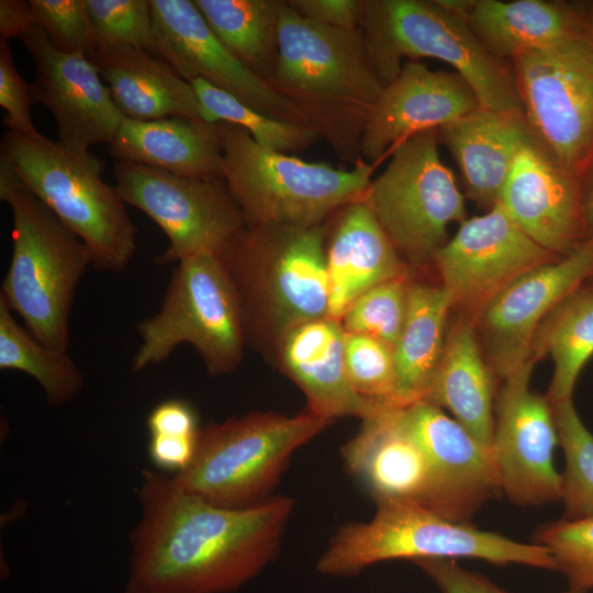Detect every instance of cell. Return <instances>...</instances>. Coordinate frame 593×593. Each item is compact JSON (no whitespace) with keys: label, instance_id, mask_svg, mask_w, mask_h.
I'll list each match as a JSON object with an SVG mask.
<instances>
[{"label":"cell","instance_id":"1","mask_svg":"<svg viewBox=\"0 0 593 593\" xmlns=\"http://www.w3.org/2000/svg\"><path fill=\"white\" fill-rule=\"evenodd\" d=\"M141 518L131 535L124 593H228L257 577L280 550L294 506L273 496L223 507L142 471Z\"/></svg>","mask_w":593,"mask_h":593},{"label":"cell","instance_id":"2","mask_svg":"<svg viewBox=\"0 0 593 593\" xmlns=\"http://www.w3.org/2000/svg\"><path fill=\"white\" fill-rule=\"evenodd\" d=\"M270 83L338 149L360 143L384 83L358 30L326 26L281 2Z\"/></svg>","mask_w":593,"mask_h":593},{"label":"cell","instance_id":"3","mask_svg":"<svg viewBox=\"0 0 593 593\" xmlns=\"http://www.w3.org/2000/svg\"><path fill=\"white\" fill-rule=\"evenodd\" d=\"M0 199L12 213V253L0 298L44 345L68 351L76 289L91 256L85 243L0 160Z\"/></svg>","mask_w":593,"mask_h":593},{"label":"cell","instance_id":"4","mask_svg":"<svg viewBox=\"0 0 593 593\" xmlns=\"http://www.w3.org/2000/svg\"><path fill=\"white\" fill-rule=\"evenodd\" d=\"M223 179L249 228H310L361 200L373 165L353 169L303 160L257 143L245 130L216 123Z\"/></svg>","mask_w":593,"mask_h":593},{"label":"cell","instance_id":"5","mask_svg":"<svg viewBox=\"0 0 593 593\" xmlns=\"http://www.w3.org/2000/svg\"><path fill=\"white\" fill-rule=\"evenodd\" d=\"M366 523L339 527L317 560L320 573L347 577L390 560L479 559L489 563L522 564L556 571L550 551L471 523L447 519L412 503L380 502Z\"/></svg>","mask_w":593,"mask_h":593},{"label":"cell","instance_id":"6","mask_svg":"<svg viewBox=\"0 0 593 593\" xmlns=\"http://www.w3.org/2000/svg\"><path fill=\"white\" fill-rule=\"evenodd\" d=\"M0 158L88 247L92 266L120 272L136 251L137 227L114 186L102 174L104 163L91 153H74L44 135L7 132Z\"/></svg>","mask_w":593,"mask_h":593},{"label":"cell","instance_id":"7","mask_svg":"<svg viewBox=\"0 0 593 593\" xmlns=\"http://www.w3.org/2000/svg\"><path fill=\"white\" fill-rule=\"evenodd\" d=\"M361 24L384 86L400 72L403 56L435 58L468 82L482 109L524 115L511 65L490 53L446 0L362 2Z\"/></svg>","mask_w":593,"mask_h":593},{"label":"cell","instance_id":"8","mask_svg":"<svg viewBox=\"0 0 593 593\" xmlns=\"http://www.w3.org/2000/svg\"><path fill=\"white\" fill-rule=\"evenodd\" d=\"M331 421L310 411L294 416L250 413L200 428L190 465L174 485L223 507H247L268 499L292 454Z\"/></svg>","mask_w":593,"mask_h":593},{"label":"cell","instance_id":"9","mask_svg":"<svg viewBox=\"0 0 593 593\" xmlns=\"http://www.w3.org/2000/svg\"><path fill=\"white\" fill-rule=\"evenodd\" d=\"M141 338L132 369L142 371L191 345L212 376L233 371L242 359L245 320L236 284L217 254L178 262L159 310L137 324Z\"/></svg>","mask_w":593,"mask_h":593},{"label":"cell","instance_id":"10","mask_svg":"<svg viewBox=\"0 0 593 593\" xmlns=\"http://www.w3.org/2000/svg\"><path fill=\"white\" fill-rule=\"evenodd\" d=\"M533 136L582 184L593 165V30H580L511 61Z\"/></svg>","mask_w":593,"mask_h":593},{"label":"cell","instance_id":"11","mask_svg":"<svg viewBox=\"0 0 593 593\" xmlns=\"http://www.w3.org/2000/svg\"><path fill=\"white\" fill-rule=\"evenodd\" d=\"M438 130L398 144L360 201L398 254L421 265L446 243L448 226L466 220L465 197L438 153Z\"/></svg>","mask_w":593,"mask_h":593},{"label":"cell","instance_id":"12","mask_svg":"<svg viewBox=\"0 0 593 593\" xmlns=\"http://www.w3.org/2000/svg\"><path fill=\"white\" fill-rule=\"evenodd\" d=\"M275 230L278 237L270 253L249 228L220 256L240 301L269 315L280 337L300 324L327 317L329 281L321 226Z\"/></svg>","mask_w":593,"mask_h":593},{"label":"cell","instance_id":"13","mask_svg":"<svg viewBox=\"0 0 593 593\" xmlns=\"http://www.w3.org/2000/svg\"><path fill=\"white\" fill-rule=\"evenodd\" d=\"M114 187L126 205L146 214L168 245L156 262L221 255L244 230L245 221L224 180L180 177L146 165L115 160Z\"/></svg>","mask_w":593,"mask_h":593},{"label":"cell","instance_id":"14","mask_svg":"<svg viewBox=\"0 0 593 593\" xmlns=\"http://www.w3.org/2000/svg\"><path fill=\"white\" fill-rule=\"evenodd\" d=\"M536 360L530 359L503 380L495 404L492 444L501 492L519 506L560 502L562 473L556 468L559 446L552 406L530 390Z\"/></svg>","mask_w":593,"mask_h":593},{"label":"cell","instance_id":"15","mask_svg":"<svg viewBox=\"0 0 593 593\" xmlns=\"http://www.w3.org/2000/svg\"><path fill=\"white\" fill-rule=\"evenodd\" d=\"M559 258L526 235L496 204L460 223L432 260L452 306L462 307L475 321L512 282Z\"/></svg>","mask_w":593,"mask_h":593},{"label":"cell","instance_id":"16","mask_svg":"<svg viewBox=\"0 0 593 593\" xmlns=\"http://www.w3.org/2000/svg\"><path fill=\"white\" fill-rule=\"evenodd\" d=\"M150 7L156 56L187 81L201 78L268 116L311 126L292 101L220 42L193 0H150Z\"/></svg>","mask_w":593,"mask_h":593},{"label":"cell","instance_id":"17","mask_svg":"<svg viewBox=\"0 0 593 593\" xmlns=\"http://www.w3.org/2000/svg\"><path fill=\"white\" fill-rule=\"evenodd\" d=\"M19 40L35 66L34 101L52 112L57 142L80 155L110 145L124 116L92 60L58 51L37 25Z\"/></svg>","mask_w":593,"mask_h":593},{"label":"cell","instance_id":"18","mask_svg":"<svg viewBox=\"0 0 593 593\" xmlns=\"http://www.w3.org/2000/svg\"><path fill=\"white\" fill-rule=\"evenodd\" d=\"M398 411L427 457L430 470L427 510L450 521L470 523L489 500L501 493L492 448L483 446L430 402L398 406Z\"/></svg>","mask_w":593,"mask_h":593},{"label":"cell","instance_id":"19","mask_svg":"<svg viewBox=\"0 0 593 593\" xmlns=\"http://www.w3.org/2000/svg\"><path fill=\"white\" fill-rule=\"evenodd\" d=\"M593 276V239L572 253L523 275L475 320L486 340L490 367L504 379L534 359L535 334L545 318Z\"/></svg>","mask_w":593,"mask_h":593},{"label":"cell","instance_id":"20","mask_svg":"<svg viewBox=\"0 0 593 593\" xmlns=\"http://www.w3.org/2000/svg\"><path fill=\"white\" fill-rule=\"evenodd\" d=\"M480 108L474 91L457 72L406 63L371 108L362 128L359 154L363 161L374 166L411 136L438 130Z\"/></svg>","mask_w":593,"mask_h":593},{"label":"cell","instance_id":"21","mask_svg":"<svg viewBox=\"0 0 593 593\" xmlns=\"http://www.w3.org/2000/svg\"><path fill=\"white\" fill-rule=\"evenodd\" d=\"M497 204L558 257L584 242L582 187L533 134L517 150Z\"/></svg>","mask_w":593,"mask_h":593},{"label":"cell","instance_id":"22","mask_svg":"<svg viewBox=\"0 0 593 593\" xmlns=\"http://www.w3.org/2000/svg\"><path fill=\"white\" fill-rule=\"evenodd\" d=\"M345 466L376 503L402 502L427 508L430 470L427 457L402 423L398 406L382 405L362 419L342 448Z\"/></svg>","mask_w":593,"mask_h":593},{"label":"cell","instance_id":"23","mask_svg":"<svg viewBox=\"0 0 593 593\" xmlns=\"http://www.w3.org/2000/svg\"><path fill=\"white\" fill-rule=\"evenodd\" d=\"M345 331L329 317L300 324L280 336V361L300 387L311 413L333 421L343 416L361 419L383 404L368 400L351 387L345 366Z\"/></svg>","mask_w":593,"mask_h":593},{"label":"cell","instance_id":"24","mask_svg":"<svg viewBox=\"0 0 593 593\" xmlns=\"http://www.w3.org/2000/svg\"><path fill=\"white\" fill-rule=\"evenodd\" d=\"M92 63L124 119L181 116L211 123L189 81L150 52L98 46Z\"/></svg>","mask_w":593,"mask_h":593},{"label":"cell","instance_id":"25","mask_svg":"<svg viewBox=\"0 0 593 593\" xmlns=\"http://www.w3.org/2000/svg\"><path fill=\"white\" fill-rule=\"evenodd\" d=\"M530 135L524 115L482 108L438 128L468 197L489 210L499 203L515 155Z\"/></svg>","mask_w":593,"mask_h":593},{"label":"cell","instance_id":"26","mask_svg":"<svg viewBox=\"0 0 593 593\" xmlns=\"http://www.w3.org/2000/svg\"><path fill=\"white\" fill-rule=\"evenodd\" d=\"M482 44L507 64L586 23L584 5L556 0H446Z\"/></svg>","mask_w":593,"mask_h":593},{"label":"cell","instance_id":"27","mask_svg":"<svg viewBox=\"0 0 593 593\" xmlns=\"http://www.w3.org/2000/svg\"><path fill=\"white\" fill-rule=\"evenodd\" d=\"M109 146L116 160L186 178L224 180L216 123L181 116L150 121L124 119Z\"/></svg>","mask_w":593,"mask_h":593},{"label":"cell","instance_id":"28","mask_svg":"<svg viewBox=\"0 0 593 593\" xmlns=\"http://www.w3.org/2000/svg\"><path fill=\"white\" fill-rule=\"evenodd\" d=\"M326 262L329 281L327 317L340 321L369 289L404 277L399 254L362 201L346 206L334 232Z\"/></svg>","mask_w":593,"mask_h":593},{"label":"cell","instance_id":"29","mask_svg":"<svg viewBox=\"0 0 593 593\" xmlns=\"http://www.w3.org/2000/svg\"><path fill=\"white\" fill-rule=\"evenodd\" d=\"M474 322H458L423 401L447 409L479 443L492 448L495 407L493 370L482 357Z\"/></svg>","mask_w":593,"mask_h":593},{"label":"cell","instance_id":"30","mask_svg":"<svg viewBox=\"0 0 593 593\" xmlns=\"http://www.w3.org/2000/svg\"><path fill=\"white\" fill-rule=\"evenodd\" d=\"M451 307V296L441 284H409L406 318L393 348L394 406H406L425 399L443 355Z\"/></svg>","mask_w":593,"mask_h":593},{"label":"cell","instance_id":"31","mask_svg":"<svg viewBox=\"0 0 593 593\" xmlns=\"http://www.w3.org/2000/svg\"><path fill=\"white\" fill-rule=\"evenodd\" d=\"M532 354L549 356L553 372L545 394L550 404L572 399L577 381L593 357V291L582 286L564 299L537 329Z\"/></svg>","mask_w":593,"mask_h":593},{"label":"cell","instance_id":"32","mask_svg":"<svg viewBox=\"0 0 593 593\" xmlns=\"http://www.w3.org/2000/svg\"><path fill=\"white\" fill-rule=\"evenodd\" d=\"M193 1L220 42L247 68L268 80L277 55L281 1Z\"/></svg>","mask_w":593,"mask_h":593},{"label":"cell","instance_id":"33","mask_svg":"<svg viewBox=\"0 0 593 593\" xmlns=\"http://www.w3.org/2000/svg\"><path fill=\"white\" fill-rule=\"evenodd\" d=\"M13 314L0 298V369L21 371L34 378L49 405L66 404L83 388L82 372L68 351L37 340Z\"/></svg>","mask_w":593,"mask_h":593},{"label":"cell","instance_id":"34","mask_svg":"<svg viewBox=\"0 0 593 593\" xmlns=\"http://www.w3.org/2000/svg\"><path fill=\"white\" fill-rule=\"evenodd\" d=\"M188 81L211 123L224 122L238 126L270 149L287 154L298 152L318 136L311 126L268 116L201 78Z\"/></svg>","mask_w":593,"mask_h":593},{"label":"cell","instance_id":"35","mask_svg":"<svg viewBox=\"0 0 593 593\" xmlns=\"http://www.w3.org/2000/svg\"><path fill=\"white\" fill-rule=\"evenodd\" d=\"M564 456L561 501L563 518H593V434L573 399L551 404Z\"/></svg>","mask_w":593,"mask_h":593},{"label":"cell","instance_id":"36","mask_svg":"<svg viewBox=\"0 0 593 593\" xmlns=\"http://www.w3.org/2000/svg\"><path fill=\"white\" fill-rule=\"evenodd\" d=\"M409 284L403 277L366 291L343 315L344 331L373 337L393 349L406 318Z\"/></svg>","mask_w":593,"mask_h":593},{"label":"cell","instance_id":"37","mask_svg":"<svg viewBox=\"0 0 593 593\" xmlns=\"http://www.w3.org/2000/svg\"><path fill=\"white\" fill-rule=\"evenodd\" d=\"M534 542L545 546L568 589L582 593L593 590V518L560 519L539 526Z\"/></svg>","mask_w":593,"mask_h":593},{"label":"cell","instance_id":"38","mask_svg":"<svg viewBox=\"0 0 593 593\" xmlns=\"http://www.w3.org/2000/svg\"><path fill=\"white\" fill-rule=\"evenodd\" d=\"M98 46H127L156 56L150 0H86Z\"/></svg>","mask_w":593,"mask_h":593},{"label":"cell","instance_id":"39","mask_svg":"<svg viewBox=\"0 0 593 593\" xmlns=\"http://www.w3.org/2000/svg\"><path fill=\"white\" fill-rule=\"evenodd\" d=\"M344 353L346 372L354 390L368 400L394 406L393 349L373 337L345 332Z\"/></svg>","mask_w":593,"mask_h":593},{"label":"cell","instance_id":"40","mask_svg":"<svg viewBox=\"0 0 593 593\" xmlns=\"http://www.w3.org/2000/svg\"><path fill=\"white\" fill-rule=\"evenodd\" d=\"M36 25L60 52L92 60L98 42L86 0H29Z\"/></svg>","mask_w":593,"mask_h":593},{"label":"cell","instance_id":"41","mask_svg":"<svg viewBox=\"0 0 593 593\" xmlns=\"http://www.w3.org/2000/svg\"><path fill=\"white\" fill-rule=\"evenodd\" d=\"M32 85L18 71L9 43L0 41V105L5 111L2 125L26 137H37L41 133L32 121L34 103Z\"/></svg>","mask_w":593,"mask_h":593},{"label":"cell","instance_id":"42","mask_svg":"<svg viewBox=\"0 0 593 593\" xmlns=\"http://www.w3.org/2000/svg\"><path fill=\"white\" fill-rule=\"evenodd\" d=\"M440 593H511L484 574L470 571L454 559H425L413 562Z\"/></svg>","mask_w":593,"mask_h":593},{"label":"cell","instance_id":"43","mask_svg":"<svg viewBox=\"0 0 593 593\" xmlns=\"http://www.w3.org/2000/svg\"><path fill=\"white\" fill-rule=\"evenodd\" d=\"M149 435L195 437L199 435L194 409L184 400L169 399L157 404L147 417Z\"/></svg>","mask_w":593,"mask_h":593},{"label":"cell","instance_id":"44","mask_svg":"<svg viewBox=\"0 0 593 593\" xmlns=\"http://www.w3.org/2000/svg\"><path fill=\"white\" fill-rule=\"evenodd\" d=\"M301 15L316 23L344 30H356L362 19V2L356 0L288 1Z\"/></svg>","mask_w":593,"mask_h":593},{"label":"cell","instance_id":"45","mask_svg":"<svg viewBox=\"0 0 593 593\" xmlns=\"http://www.w3.org/2000/svg\"><path fill=\"white\" fill-rule=\"evenodd\" d=\"M149 436V457L161 470L177 473L192 461L199 435L195 437Z\"/></svg>","mask_w":593,"mask_h":593},{"label":"cell","instance_id":"46","mask_svg":"<svg viewBox=\"0 0 593 593\" xmlns=\"http://www.w3.org/2000/svg\"><path fill=\"white\" fill-rule=\"evenodd\" d=\"M36 25L30 1H0V41L9 43L13 37L20 38Z\"/></svg>","mask_w":593,"mask_h":593},{"label":"cell","instance_id":"47","mask_svg":"<svg viewBox=\"0 0 593 593\" xmlns=\"http://www.w3.org/2000/svg\"><path fill=\"white\" fill-rule=\"evenodd\" d=\"M584 240L593 239V165L582 184Z\"/></svg>","mask_w":593,"mask_h":593},{"label":"cell","instance_id":"48","mask_svg":"<svg viewBox=\"0 0 593 593\" xmlns=\"http://www.w3.org/2000/svg\"><path fill=\"white\" fill-rule=\"evenodd\" d=\"M584 11H585L586 20L593 30V2L584 5Z\"/></svg>","mask_w":593,"mask_h":593},{"label":"cell","instance_id":"49","mask_svg":"<svg viewBox=\"0 0 593 593\" xmlns=\"http://www.w3.org/2000/svg\"><path fill=\"white\" fill-rule=\"evenodd\" d=\"M593 291V276L585 283Z\"/></svg>","mask_w":593,"mask_h":593},{"label":"cell","instance_id":"50","mask_svg":"<svg viewBox=\"0 0 593 593\" xmlns=\"http://www.w3.org/2000/svg\"><path fill=\"white\" fill-rule=\"evenodd\" d=\"M561 593H582V592H578V591H574V590L567 589L566 591H563Z\"/></svg>","mask_w":593,"mask_h":593}]
</instances>
